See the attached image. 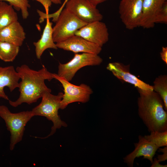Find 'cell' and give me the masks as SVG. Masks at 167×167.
<instances>
[{
    "label": "cell",
    "mask_w": 167,
    "mask_h": 167,
    "mask_svg": "<svg viewBox=\"0 0 167 167\" xmlns=\"http://www.w3.org/2000/svg\"><path fill=\"white\" fill-rule=\"evenodd\" d=\"M56 45L58 48L75 53L83 52L98 54L102 50V47L99 45L76 35Z\"/></svg>",
    "instance_id": "cell-11"
},
{
    "label": "cell",
    "mask_w": 167,
    "mask_h": 167,
    "mask_svg": "<svg viewBox=\"0 0 167 167\" xmlns=\"http://www.w3.org/2000/svg\"><path fill=\"white\" fill-rule=\"evenodd\" d=\"M94 6H96L98 4L108 0H88Z\"/></svg>",
    "instance_id": "cell-28"
},
{
    "label": "cell",
    "mask_w": 167,
    "mask_h": 167,
    "mask_svg": "<svg viewBox=\"0 0 167 167\" xmlns=\"http://www.w3.org/2000/svg\"><path fill=\"white\" fill-rule=\"evenodd\" d=\"M160 56L162 60L167 64V47H163L160 53Z\"/></svg>",
    "instance_id": "cell-26"
},
{
    "label": "cell",
    "mask_w": 167,
    "mask_h": 167,
    "mask_svg": "<svg viewBox=\"0 0 167 167\" xmlns=\"http://www.w3.org/2000/svg\"><path fill=\"white\" fill-rule=\"evenodd\" d=\"M40 3L44 7L46 13H48L49 7L51 6L52 2L50 0H33Z\"/></svg>",
    "instance_id": "cell-25"
},
{
    "label": "cell",
    "mask_w": 167,
    "mask_h": 167,
    "mask_svg": "<svg viewBox=\"0 0 167 167\" xmlns=\"http://www.w3.org/2000/svg\"><path fill=\"white\" fill-rule=\"evenodd\" d=\"M75 35L101 47L109 40V33L106 24L100 21L87 24L76 31Z\"/></svg>",
    "instance_id": "cell-10"
},
{
    "label": "cell",
    "mask_w": 167,
    "mask_h": 167,
    "mask_svg": "<svg viewBox=\"0 0 167 167\" xmlns=\"http://www.w3.org/2000/svg\"><path fill=\"white\" fill-rule=\"evenodd\" d=\"M65 6L66 8L86 23L103 19V16L96 6L88 0H69Z\"/></svg>",
    "instance_id": "cell-9"
},
{
    "label": "cell",
    "mask_w": 167,
    "mask_h": 167,
    "mask_svg": "<svg viewBox=\"0 0 167 167\" xmlns=\"http://www.w3.org/2000/svg\"><path fill=\"white\" fill-rule=\"evenodd\" d=\"M69 0H64V1L63 2L65 4H66V3Z\"/></svg>",
    "instance_id": "cell-30"
},
{
    "label": "cell",
    "mask_w": 167,
    "mask_h": 167,
    "mask_svg": "<svg viewBox=\"0 0 167 167\" xmlns=\"http://www.w3.org/2000/svg\"><path fill=\"white\" fill-rule=\"evenodd\" d=\"M25 38L24 29L18 21L0 29V41L20 47L23 44Z\"/></svg>",
    "instance_id": "cell-16"
},
{
    "label": "cell",
    "mask_w": 167,
    "mask_h": 167,
    "mask_svg": "<svg viewBox=\"0 0 167 167\" xmlns=\"http://www.w3.org/2000/svg\"><path fill=\"white\" fill-rule=\"evenodd\" d=\"M52 3L56 4H61L62 2V0H50Z\"/></svg>",
    "instance_id": "cell-29"
},
{
    "label": "cell",
    "mask_w": 167,
    "mask_h": 167,
    "mask_svg": "<svg viewBox=\"0 0 167 167\" xmlns=\"http://www.w3.org/2000/svg\"><path fill=\"white\" fill-rule=\"evenodd\" d=\"M159 152H161L163 154L158 155L156 158L157 161L159 163L165 161L167 159V146H165L163 148H159Z\"/></svg>",
    "instance_id": "cell-24"
},
{
    "label": "cell",
    "mask_w": 167,
    "mask_h": 167,
    "mask_svg": "<svg viewBox=\"0 0 167 167\" xmlns=\"http://www.w3.org/2000/svg\"><path fill=\"white\" fill-rule=\"evenodd\" d=\"M0 117L4 121L7 129L10 133V149L12 151L15 145L22 140L25 126L34 116L32 111L12 113L7 106L1 105Z\"/></svg>",
    "instance_id": "cell-4"
},
{
    "label": "cell",
    "mask_w": 167,
    "mask_h": 167,
    "mask_svg": "<svg viewBox=\"0 0 167 167\" xmlns=\"http://www.w3.org/2000/svg\"><path fill=\"white\" fill-rule=\"evenodd\" d=\"M152 86L153 91L161 98L164 103L165 109L167 110V76L161 75L156 77Z\"/></svg>",
    "instance_id": "cell-20"
},
{
    "label": "cell",
    "mask_w": 167,
    "mask_h": 167,
    "mask_svg": "<svg viewBox=\"0 0 167 167\" xmlns=\"http://www.w3.org/2000/svg\"><path fill=\"white\" fill-rule=\"evenodd\" d=\"M130 65H126L115 62L109 63L106 69L118 79L133 84L137 88L145 91H153L152 85L140 80L130 72Z\"/></svg>",
    "instance_id": "cell-12"
},
{
    "label": "cell",
    "mask_w": 167,
    "mask_h": 167,
    "mask_svg": "<svg viewBox=\"0 0 167 167\" xmlns=\"http://www.w3.org/2000/svg\"><path fill=\"white\" fill-rule=\"evenodd\" d=\"M6 1L18 11H20L23 18L27 19L29 16L28 9L30 6L28 0H0Z\"/></svg>",
    "instance_id": "cell-22"
},
{
    "label": "cell",
    "mask_w": 167,
    "mask_h": 167,
    "mask_svg": "<svg viewBox=\"0 0 167 167\" xmlns=\"http://www.w3.org/2000/svg\"><path fill=\"white\" fill-rule=\"evenodd\" d=\"M150 135H145L144 137L154 143L159 148L167 146V131H164L151 132Z\"/></svg>",
    "instance_id": "cell-21"
},
{
    "label": "cell",
    "mask_w": 167,
    "mask_h": 167,
    "mask_svg": "<svg viewBox=\"0 0 167 167\" xmlns=\"http://www.w3.org/2000/svg\"><path fill=\"white\" fill-rule=\"evenodd\" d=\"M138 138V142L134 143V150L123 158L124 162L130 167L133 166L135 158L141 156H143L144 159L149 160L152 163L153 157L159 148L154 143L146 139L144 136L140 135Z\"/></svg>",
    "instance_id": "cell-13"
},
{
    "label": "cell",
    "mask_w": 167,
    "mask_h": 167,
    "mask_svg": "<svg viewBox=\"0 0 167 167\" xmlns=\"http://www.w3.org/2000/svg\"><path fill=\"white\" fill-rule=\"evenodd\" d=\"M19 47L0 41V59L6 62H13L18 55Z\"/></svg>",
    "instance_id": "cell-19"
},
{
    "label": "cell",
    "mask_w": 167,
    "mask_h": 167,
    "mask_svg": "<svg viewBox=\"0 0 167 167\" xmlns=\"http://www.w3.org/2000/svg\"><path fill=\"white\" fill-rule=\"evenodd\" d=\"M13 7L4 1H0V29L18 21Z\"/></svg>",
    "instance_id": "cell-18"
},
{
    "label": "cell",
    "mask_w": 167,
    "mask_h": 167,
    "mask_svg": "<svg viewBox=\"0 0 167 167\" xmlns=\"http://www.w3.org/2000/svg\"><path fill=\"white\" fill-rule=\"evenodd\" d=\"M102 62V59L98 54L75 53L73 58L68 62L64 64L59 62L57 75L70 82L81 68L87 66H98Z\"/></svg>",
    "instance_id": "cell-6"
},
{
    "label": "cell",
    "mask_w": 167,
    "mask_h": 167,
    "mask_svg": "<svg viewBox=\"0 0 167 167\" xmlns=\"http://www.w3.org/2000/svg\"><path fill=\"white\" fill-rule=\"evenodd\" d=\"M54 79L58 80L63 88V97L61 102L60 109H64L67 105L75 102L85 103L88 101L90 96L93 92L90 87L84 84L76 85L64 78L53 73Z\"/></svg>",
    "instance_id": "cell-7"
},
{
    "label": "cell",
    "mask_w": 167,
    "mask_h": 167,
    "mask_svg": "<svg viewBox=\"0 0 167 167\" xmlns=\"http://www.w3.org/2000/svg\"><path fill=\"white\" fill-rule=\"evenodd\" d=\"M50 92L46 91L43 94L41 102L33 108L32 112L34 116H39L46 117L51 121L53 125L50 133L44 137H35L41 139H46L53 135L57 129L62 126L66 127L67 124L61 119L58 111L60 109L61 102L63 93L60 92L57 95H54Z\"/></svg>",
    "instance_id": "cell-3"
},
{
    "label": "cell",
    "mask_w": 167,
    "mask_h": 167,
    "mask_svg": "<svg viewBox=\"0 0 167 167\" xmlns=\"http://www.w3.org/2000/svg\"><path fill=\"white\" fill-rule=\"evenodd\" d=\"M87 24L65 8L62 10L53 28L54 42L56 43L66 40L75 35L76 31Z\"/></svg>",
    "instance_id": "cell-5"
},
{
    "label": "cell",
    "mask_w": 167,
    "mask_h": 167,
    "mask_svg": "<svg viewBox=\"0 0 167 167\" xmlns=\"http://www.w3.org/2000/svg\"><path fill=\"white\" fill-rule=\"evenodd\" d=\"M137 89L138 114L148 131H167V112L161 97L153 90Z\"/></svg>",
    "instance_id": "cell-2"
},
{
    "label": "cell",
    "mask_w": 167,
    "mask_h": 167,
    "mask_svg": "<svg viewBox=\"0 0 167 167\" xmlns=\"http://www.w3.org/2000/svg\"><path fill=\"white\" fill-rule=\"evenodd\" d=\"M167 0H144L139 27L143 28H153L156 18Z\"/></svg>",
    "instance_id": "cell-14"
},
{
    "label": "cell",
    "mask_w": 167,
    "mask_h": 167,
    "mask_svg": "<svg viewBox=\"0 0 167 167\" xmlns=\"http://www.w3.org/2000/svg\"><path fill=\"white\" fill-rule=\"evenodd\" d=\"M151 167H167V165H162L160 164V163L158 161L156 158H155L153 159V161L152 163Z\"/></svg>",
    "instance_id": "cell-27"
},
{
    "label": "cell",
    "mask_w": 167,
    "mask_h": 167,
    "mask_svg": "<svg viewBox=\"0 0 167 167\" xmlns=\"http://www.w3.org/2000/svg\"><path fill=\"white\" fill-rule=\"evenodd\" d=\"M144 0H121L119 6L120 19L126 28L132 30L139 27Z\"/></svg>",
    "instance_id": "cell-8"
},
{
    "label": "cell",
    "mask_w": 167,
    "mask_h": 167,
    "mask_svg": "<svg viewBox=\"0 0 167 167\" xmlns=\"http://www.w3.org/2000/svg\"><path fill=\"white\" fill-rule=\"evenodd\" d=\"M52 24L49 19H46V24L40 39L33 43L35 47L36 57L38 59L41 58L43 52L46 49H58L53 39Z\"/></svg>",
    "instance_id": "cell-17"
},
{
    "label": "cell",
    "mask_w": 167,
    "mask_h": 167,
    "mask_svg": "<svg viewBox=\"0 0 167 167\" xmlns=\"http://www.w3.org/2000/svg\"><path fill=\"white\" fill-rule=\"evenodd\" d=\"M16 70L21 79L18 88L20 95L15 101L9 100L11 106L17 107L24 103L31 104L41 98L45 92H51V89L45 84V81H50L54 79L53 73L48 71L44 65L40 70L35 71L23 64L17 66Z\"/></svg>",
    "instance_id": "cell-1"
},
{
    "label": "cell",
    "mask_w": 167,
    "mask_h": 167,
    "mask_svg": "<svg viewBox=\"0 0 167 167\" xmlns=\"http://www.w3.org/2000/svg\"><path fill=\"white\" fill-rule=\"evenodd\" d=\"M19 75L12 66L0 67V98L9 100L8 96L4 91V88L7 87L11 92L19 87Z\"/></svg>",
    "instance_id": "cell-15"
},
{
    "label": "cell",
    "mask_w": 167,
    "mask_h": 167,
    "mask_svg": "<svg viewBox=\"0 0 167 167\" xmlns=\"http://www.w3.org/2000/svg\"><path fill=\"white\" fill-rule=\"evenodd\" d=\"M158 23L167 24V2L164 4L156 18L155 24Z\"/></svg>",
    "instance_id": "cell-23"
}]
</instances>
